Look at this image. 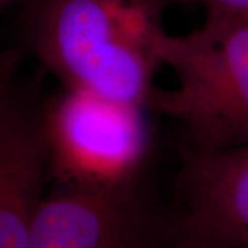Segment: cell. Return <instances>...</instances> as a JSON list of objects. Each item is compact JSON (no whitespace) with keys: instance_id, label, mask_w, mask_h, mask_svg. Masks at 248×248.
I'll return each mask as SVG.
<instances>
[{"instance_id":"52a82bcc","label":"cell","mask_w":248,"mask_h":248,"mask_svg":"<svg viewBox=\"0 0 248 248\" xmlns=\"http://www.w3.org/2000/svg\"><path fill=\"white\" fill-rule=\"evenodd\" d=\"M181 219V218H179ZM169 248H232L214 233L197 226L195 223L182 221L179 223L175 239Z\"/></svg>"},{"instance_id":"30bf717a","label":"cell","mask_w":248,"mask_h":248,"mask_svg":"<svg viewBox=\"0 0 248 248\" xmlns=\"http://www.w3.org/2000/svg\"><path fill=\"white\" fill-rule=\"evenodd\" d=\"M175 1H181V3H190V4L199 3V4H200V1H202V0H175Z\"/></svg>"},{"instance_id":"5b68a950","label":"cell","mask_w":248,"mask_h":248,"mask_svg":"<svg viewBox=\"0 0 248 248\" xmlns=\"http://www.w3.org/2000/svg\"><path fill=\"white\" fill-rule=\"evenodd\" d=\"M47 102L17 83L0 105V248H28L50 177Z\"/></svg>"},{"instance_id":"ba28073f","label":"cell","mask_w":248,"mask_h":248,"mask_svg":"<svg viewBox=\"0 0 248 248\" xmlns=\"http://www.w3.org/2000/svg\"><path fill=\"white\" fill-rule=\"evenodd\" d=\"M205 18L211 19H244L248 18V0H202Z\"/></svg>"},{"instance_id":"8fae6325","label":"cell","mask_w":248,"mask_h":248,"mask_svg":"<svg viewBox=\"0 0 248 248\" xmlns=\"http://www.w3.org/2000/svg\"><path fill=\"white\" fill-rule=\"evenodd\" d=\"M9 1H13V0H0V6H3V4H6Z\"/></svg>"},{"instance_id":"6da1fadb","label":"cell","mask_w":248,"mask_h":248,"mask_svg":"<svg viewBox=\"0 0 248 248\" xmlns=\"http://www.w3.org/2000/svg\"><path fill=\"white\" fill-rule=\"evenodd\" d=\"M25 45L65 89L146 108L175 0H18Z\"/></svg>"},{"instance_id":"8992f818","label":"cell","mask_w":248,"mask_h":248,"mask_svg":"<svg viewBox=\"0 0 248 248\" xmlns=\"http://www.w3.org/2000/svg\"><path fill=\"white\" fill-rule=\"evenodd\" d=\"M179 218L232 248H248V143L203 151L186 146L178 175Z\"/></svg>"},{"instance_id":"277c9868","label":"cell","mask_w":248,"mask_h":248,"mask_svg":"<svg viewBox=\"0 0 248 248\" xmlns=\"http://www.w3.org/2000/svg\"><path fill=\"white\" fill-rule=\"evenodd\" d=\"M179 223V215L159 211L137 184L58 187L37 205L28 248H169Z\"/></svg>"},{"instance_id":"9c48e42d","label":"cell","mask_w":248,"mask_h":248,"mask_svg":"<svg viewBox=\"0 0 248 248\" xmlns=\"http://www.w3.org/2000/svg\"><path fill=\"white\" fill-rule=\"evenodd\" d=\"M21 61L22 53L18 48H9L0 54V105L17 83V73Z\"/></svg>"},{"instance_id":"7a4b0ae2","label":"cell","mask_w":248,"mask_h":248,"mask_svg":"<svg viewBox=\"0 0 248 248\" xmlns=\"http://www.w3.org/2000/svg\"><path fill=\"white\" fill-rule=\"evenodd\" d=\"M159 55L175 84L153 87L146 108L181 124L186 146L213 151L248 143V18H205L185 35L167 32Z\"/></svg>"},{"instance_id":"3957f363","label":"cell","mask_w":248,"mask_h":248,"mask_svg":"<svg viewBox=\"0 0 248 248\" xmlns=\"http://www.w3.org/2000/svg\"><path fill=\"white\" fill-rule=\"evenodd\" d=\"M50 177L58 187L116 189L137 184L148 151L145 108L65 89L47 101Z\"/></svg>"}]
</instances>
